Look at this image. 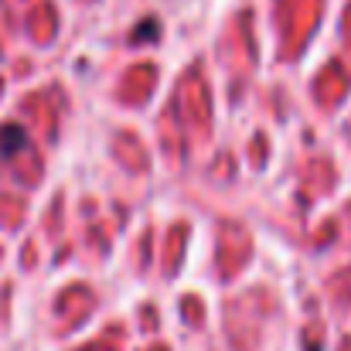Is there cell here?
<instances>
[{
    "mask_svg": "<svg viewBox=\"0 0 351 351\" xmlns=\"http://www.w3.org/2000/svg\"><path fill=\"white\" fill-rule=\"evenodd\" d=\"M24 147V130L21 126H3V133H0V154L3 157H14V150H21Z\"/></svg>",
    "mask_w": 351,
    "mask_h": 351,
    "instance_id": "obj_1",
    "label": "cell"
}]
</instances>
